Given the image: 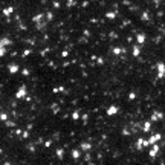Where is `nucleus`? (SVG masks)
<instances>
[{"label": "nucleus", "instance_id": "4", "mask_svg": "<svg viewBox=\"0 0 165 165\" xmlns=\"http://www.w3.org/2000/svg\"><path fill=\"white\" fill-rule=\"evenodd\" d=\"M159 150H161V147H159V145H156V144H153V147H151V150H150V153H148V154H150V158H154V156L159 153Z\"/></svg>", "mask_w": 165, "mask_h": 165}, {"label": "nucleus", "instance_id": "16", "mask_svg": "<svg viewBox=\"0 0 165 165\" xmlns=\"http://www.w3.org/2000/svg\"><path fill=\"white\" fill-rule=\"evenodd\" d=\"M28 136H29V132H25V133H23V139H26Z\"/></svg>", "mask_w": 165, "mask_h": 165}, {"label": "nucleus", "instance_id": "1", "mask_svg": "<svg viewBox=\"0 0 165 165\" xmlns=\"http://www.w3.org/2000/svg\"><path fill=\"white\" fill-rule=\"evenodd\" d=\"M26 95H28V90H26V87H25V86H22V87H20V89L15 92V98H17V99L25 98Z\"/></svg>", "mask_w": 165, "mask_h": 165}, {"label": "nucleus", "instance_id": "9", "mask_svg": "<svg viewBox=\"0 0 165 165\" xmlns=\"http://www.w3.org/2000/svg\"><path fill=\"white\" fill-rule=\"evenodd\" d=\"M63 154H64L63 148H58V150H57V156H58V159H63Z\"/></svg>", "mask_w": 165, "mask_h": 165}, {"label": "nucleus", "instance_id": "12", "mask_svg": "<svg viewBox=\"0 0 165 165\" xmlns=\"http://www.w3.org/2000/svg\"><path fill=\"white\" fill-rule=\"evenodd\" d=\"M0 119L6 122V121H8V115H6V113H0Z\"/></svg>", "mask_w": 165, "mask_h": 165}, {"label": "nucleus", "instance_id": "8", "mask_svg": "<svg viewBox=\"0 0 165 165\" xmlns=\"http://www.w3.org/2000/svg\"><path fill=\"white\" fill-rule=\"evenodd\" d=\"M144 132H150L151 130V124L150 122H144V129H142Z\"/></svg>", "mask_w": 165, "mask_h": 165}, {"label": "nucleus", "instance_id": "10", "mask_svg": "<svg viewBox=\"0 0 165 165\" xmlns=\"http://www.w3.org/2000/svg\"><path fill=\"white\" fill-rule=\"evenodd\" d=\"M80 154H81V153H80L78 150H73V151H72V158H73V159H78Z\"/></svg>", "mask_w": 165, "mask_h": 165}, {"label": "nucleus", "instance_id": "11", "mask_svg": "<svg viewBox=\"0 0 165 165\" xmlns=\"http://www.w3.org/2000/svg\"><path fill=\"white\" fill-rule=\"evenodd\" d=\"M81 148H83V150H90L92 145H90V144H81Z\"/></svg>", "mask_w": 165, "mask_h": 165}, {"label": "nucleus", "instance_id": "3", "mask_svg": "<svg viewBox=\"0 0 165 165\" xmlns=\"http://www.w3.org/2000/svg\"><path fill=\"white\" fill-rule=\"evenodd\" d=\"M118 110H119V109H118L116 105H110V107L107 109V112H105V113H107V116H113V115H116V113H118Z\"/></svg>", "mask_w": 165, "mask_h": 165}, {"label": "nucleus", "instance_id": "6", "mask_svg": "<svg viewBox=\"0 0 165 165\" xmlns=\"http://www.w3.org/2000/svg\"><path fill=\"white\" fill-rule=\"evenodd\" d=\"M158 67H159V75H158V78H162L165 75V66L164 64H158Z\"/></svg>", "mask_w": 165, "mask_h": 165}, {"label": "nucleus", "instance_id": "2", "mask_svg": "<svg viewBox=\"0 0 165 165\" xmlns=\"http://www.w3.org/2000/svg\"><path fill=\"white\" fill-rule=\"evenodd\" d=\"M159 139H162V134H161V133H154V134H151V138H150L147 142H148V145H153V144H156Z\"/></svg>", "mask_w": 165, "mask_h": 165}, {"label": "nucleus", "instance_id": "7", "mask_svg": "<svg viewBox=\"0 0 165 165\" xmlns=\"http://www.w3.org/2000/svg\"><path fill=\"white\" fill-rule=\"evenodd\" d=\"M9 72H11V73H17V72H18V66H17V64H11V66H9Z\"/></svg>", "mask_w": 165, "mask_h": 165}, {"label": "nucleus", "instance_id": "13", "mask_svg": "<svg viewBox=\"0 0 165 165\" xmlns=\"http://www.w3.org/2000/svg\"><path fill=\"white\" fill-rule=\"evenodd\" d=\"M72 118H73L75 121H76V119H80V113H78V112H73V113H72Z\"/></svg>", "mask_w": 165, "mask_h": 165}, {"label": "nucleus", "instance_id": "15", "mask_svg": "<svg viewBox=\"0 0 165 165\" xmlns=\"http://www.w3.org/2000/svg\"><path fill=\"white\" fill-rule=\"evenodd\" d=\"M138 41L142 43V41H144V35H139V37H138Z\"/></svg>", "mask_w": 165, "mask_h": 165}, {"label": "nucleus", "instance_id": "5", "mask_svg": "<svg viewBox=\"0 0 165 165\" xmlns=\"http://www.w3.org/2000/svg\"><path fill=\"white\" fill-rule=\"evenodd\" d=\"M164 118V113L162 112H153L151 113V121H159Z\"/></svg>", "mask_w": 165, "mask_h": 165}, {"label": "nucleus", "instance_id": "14", "mask_svg": "<svg viewBox=\"0 0 165 165\" xmlns=\"http://www.w3.org/2000/svg\"><path fill=\"white\" fill-rule=\"evenodd\" d=\"M5 54H6V51H5V47H3V46L0 44V57H3Z\"/></svg>", "mask_w": 165, "mask_h": 165}]
</instances>
